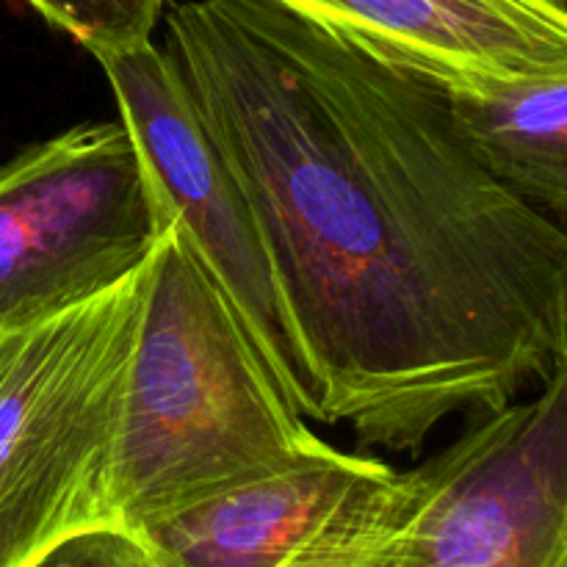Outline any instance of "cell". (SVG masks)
Returning <instances> with one entry per match:
<instances>
[{
  "label": "cell",
  "mask_w": 567,
  "mask_h": 567,
  "mask_svg": "<svg viewBox=\"0 0 567 567\" xmlns=\"http://www.w3.org/2000/svg\"><path fill=\"white\" fill-rule=\"evenodd\" d=\"M166 53L264 227L327 424L415 452L563 358L567 230L471 150L449 89L277 0H186Z\"/></svg>",
  "instance_id": "6da1fadb"
},
{
  "label": "cell",
  "mask_w": 567,
  "mask_h": 567,
  "mask_svg": "<svg viewBox=\"0 0 567 567\" xmlns=\"http://www.w3.org/2000/svg\"><path fill=\"white\" fill-rule=\"evenodd\" d=\"M327 449L172 225L147 260L111 457V520L138 529Z\"/></svg>",
  "instance_id": "7a4b0ae2"
},
{
  "label": "cell",
  "mask_w": 567,
  "mask_h": 567,
  "mask_svg": "<svg viewBox=\"0 0 567 567\" xmlns=\"http://www.w3.org/2000/svg\"><path fill=\"white\" fill-rule=\"evenodd\" d=\"M413 471L382 468L291 567H567V360Z\"/></svg>",
  "instance_id": "3957f363"
},
{
  "label": "cell",
  "mask_w": 567,
  "mask_h": 567,
  "mask_svg": "<svg viewBox=\"0 0 567 567\" xmlns=\"http://www.w3.org/2000/svg\"><path fill=\"white\" fill-rule=\"evenodd\" d=\"M147 264L81 305L0 330V567L109 515Z\"/></svg>",
  "instance_id": "277c9868"
},
{
  "label": "cell",
  "mask_w": 567,
  "mask_h": 567,
  "mask_svg": "<svg viewBox=\"0 0 567 567\" xmlns=\"http://www.w3.org/2000/svg\"><path fill=\"white\" fill-rule=\"evenodd\" d=\"M172 227L122 122L75 125L0 166V330L142 269Z\"/></svg>",
  "instance_id": "5b68a950"
},
{
  "label": "cell",
  "mask_w": 567,
  "mask_h": 567,
  "mask_svg": "<svg viewBox=\"0 0 567 567\" xmlns=\"http://www.w3.org/2000/svg\"><path fill=\"white\" fill-rule=\"evenodd\" d=\"M100 66L172 225L230 299L286 396L302 415L324 421L321 388L288 319L252 199L210 136L172 55L144 42L105 55Z\"/></svg>",
  "instance_id": "8992f818"
},
{
  "label": "cell",
  "mask_w": 567,
  "mask_h": 567,
  "mask_svg": "<svg viewBox=\"0 0 567 567\" xmlns=\"http://www.w3.org/2000/svg\"><path fill=\"white\" fill-rule=\"evenodd\" d=\"M446 89L567 75V0H277Z\"/></svg>",
  "instance_id": "52a82bcc"
},
{
  "label": "cell",
  "mask_w": 567,
  "mask_h": 567,
  "mask_svg": "<svg viewBox=\"0 0 567 567\" xmlns=\"http://www.w3.org/2000/svg\"><path fill=\"white\" fill-rule=\"evenodd\" d=\"M382 468L330 446L297 468L216 493L133 532L161 567H291Z\"/></svg>",
  "instance_id": "ba28073f"
},
{
  "label": "cell",
  "mask_w": 567,
  "mask_h": 567,
  "mask_svg": "<svg viewBox=\"0 0 567 567\" xmlns=\"http://www.w3.org/2000/svg\"><path fill=\"white\" fill-rule=\"evenodd\" d=\"M482 164L543 214L567 219V75L449 89Z\"/></svg>",
  "instance_id": "9c48e42d"
},
{
  "label": "cell",
  "mask_w": 567,
  "mask_h": 567,
  "mask_svg": "<svg viewBox=\"0 0 567 567\" xmlns=\"http://www.w3.org/2000/svg\"><path fill=\"white\" fill-rule=\"evenodd\" d=\"M94 59L153 42L166 0H25Z\"/></svg>",
  "instance_id": "30bf717a"
},
{
  "label": "cell",
  "mask_w": 567,
  "mask_h": 567,
  "mask_svg": "<svg viewBox=\"0 0 567 567\" xmlns=\"http://www.w3.org/2000/svg\"><path fill=\"white\" fill-rule=\"evenodd\" d=\"M25 567H161L147 543L120 524H94L61 537Z\"/></svg>",
  "instance_id": "8fae6325"
},
{
  "label": "cell",
  "mask_w": 567,
  "mask_h": 567,
  "mask_svg": "<svg viewBox=\"0 0 567 567\" xmlns=\"http://www.w3.org/2000/svg\"><path fill=\"white\" fill-rule=\"evenodd\" d=\"M563 360H567V297H565V343H563Z\"/></svg>",
  "instance_id": "7c38bea8"
}]
</instances>
